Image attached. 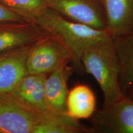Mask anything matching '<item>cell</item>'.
<instances>
[{
    "label": "cell",
    "mask_w": 133,
    "mask_h": 133,
    "mask_svg": "<svg viewBox=\"0 0 133 133\" xmlns=\"http://www.w3.org/2000/svg\"><path fill=\"white\" fill-rule=\"evenodd\" d=\"M34 23L46 34L57 39L69 51L73 62L83 67L81 56L93 44L112 39L105 30H98L66 19L48 8L34 20Z\"/></svg>",
    "instance_id": "cell-1"
},
{
    "label": "cell",
    "mask_w": 133,
    "mask_h": 133,
    "mask_svg": "<svg viewBox=\"0 0 133 133\" xmlns=\"http://www.w3.org/2000/svg\"><path fill=\"white\" fill-rule=\"evenodd\" d=\"M81 62L84 70L94 78L102 90L103 107L125 96L119 84L120 67L112 38L86 49L81 56Z\"/></svg>",
    "instance_id": "cell-2"
},
{
    "label": "cell",
    "mask_w": 133,
    "mask_h": 133,
    "mask_svg": "<svg viewBox=\"0 0 133 133\" xmlns=\"http://www.w3.org/2000/svg\"><path fill=\"white\" fill-rule=\"evenodd\" d=\"M73 61L70 53L64 45L46 34L30 46L26 67L29 74L47 75Z\"/></svg>",
    "instance_id": "cell-3"
},
{
    "label": "cell",
    "mask_w": 133,
    "mask_h": 133,
    "mask_svg": "<svg viewBox=\"0 0 133 133\" xmlns=\"http://www.w3.org/2000/svg\"><path fill=\"white\" fill-rule=\"evenodd\" d=\"M89 119L91 133H133V100L125 96L96 109Z\"/></svg>",
    "instance_id": "cell-4"
},
{
    "label": "cell",
    "mask_w": 133,
    "mask_h": 133,
    "mask_svg": "<svg viewBox=\"0 0 133 133\" xmlns=\"http://www.w3.org/2000/svg\"><path fill=\"white\" fill-rule=\"evenodd\" d=\"M48 5L70 21L105 30V16L99 0H48Z\"/></svg>",
    "instance_id": "cell-5"
},
{
    "label": "cell",
    "mask_w": 133,
    "mask_h": 133,
    "mask_svg": "<svg viewBox=\"0 0 133 133\" xmlns=\"http://www.w3.org/2000/svg\"><path fill=\"white\" fill-rule=\"evenodd\" d=\"M43 114L11 98L0 97V133H33Z\"/></svg>",
    "instance_id": "cell-6"
},
{
    "label": "cell",
    "mask_w": 133,
    "mask_h": 133,
    "mask_svg": "<svg viewBox=\"0 0 133 133\" xmlns=\"http://www.w3.org/2000/svg\"><path fill=\"white\" fill-rule=\"evenodd\" d=\"M30 46L0 53V97L9 96L20 81L29 74L26 57Z\"/></svg>",
    "instance_id": "cell-7"
},
{
    "label": "cell",
    "mask_w": 133,
    "mask_h": 133,
    "mask_svg": "<svg viewBox=\"0 0 133 133\" xmlns=\"http://www.w3.org/2000/svg\"><path fill=\"white\" fill-rule=\"evenodd\" d=\"M45 35L32 22H0V53L31 45Z\"/></svg>",
    "instance_id": "cell-8"
},
{
    "label": "cell",
    "mask_w": 133,
    "mask_h": 133,
    "mask_svg": "<svg viewBox=\"0 0 133 133\" xmlns=\"http://www.w3.org/2000/svg\"><path fill=\"white\" fill-rule=\"evenodd\" d=\"M46 76V75L28 74L7 97L41 114L51 112L44 89Z\"/></svg>",
    "instance_id": "cell-9"
},
{
    "label": "cell",
    "mask_w": 133,
    "mask_h": 133,
    "mask_svg": "<svg viewBox=\"0 0 133 133\" xmlns=\"http://www.w3.org/2000/svg\"><path fill=\"white\" fill-rule=\"evenodd\" d=\"M99 1L105 16V30L112 39L133 32V0Z\"/></svg>",
    "instance_id": "cell-10"
},
{
    "label": "cell",
    "mask_w": 133,
    "mask_h": 133,
    "mask_svg": "<svg viewBox=\"0 0 133 133\" xmlns=\"http://www.w3.org/2000/svg\"><path fill=\"white\" fill-rule=\"evenodd\" d=\"M74 71V68L67 64L46 75L44 89L48 105L51 112H67L66 102L69 91L68 82Z\"/></svg>",
    "instance_id": "cell-11"
},
{
    "label": "cell",
    "mask_w": 133,
    "mask_h": 133,
    "mask_svg": "<svg viewBox=\"0 0 133 133\" xmlns=\"http://www.w3.org/2000/svg\"><path fill=\"white\" fill-rule=\"evenodd\" d=\"M96 97L86 84L74 86L68 93L66 112L75 119H89L96 110Z\"/></svg>",
    "instance_id": "cell-12"
},
{
    "label": "cell",
    "mask_w": 133,
    "mask_h": 133,
    "mask_svg": "<svg viewBox=\"0 0 133 133\" xmlns=\"http://www.w3.org/2000/svg\"><path fill=\"white\" fill-rule=\"evenodd\" d=\"M33 133H91L90 128L66 113L43 114Z\"/></svg>",
    "instance_id": "cell-13"
},
{
    "label": "cell",
    "mask_w": 133,
    "mask_h": 133,
    "mask_svg": "<svg viewBox=\"0 0 133 133\" xmlns=\"http://www.w3.org/2000/svg\"><path fill=\"white\" fill-rule=\"evenodd\" d=\"M113 43L120 67L119 84L125 95L133 85V32L114 38Z\"/></svg>",
    "instance_id": "cell-14"
},
{
    "label": "cell",
    "mask_w": 133,
    "mask_h": 133,
    "mask_svg": "<svg viewBox=\"0 0 133 133\" xmlns=\"http://www.w3.org/2000/svg\"><path fill=\"white\" fill-rule=\"evenodd\" d=\"M0 3L32 22L48 8V0H0Z\"/></svg>",
    "instance_id": "cell-15"
},
{
    "label": "cell",
    "mask_w": 133,
    "mask_h": 133,
    "mask_svg": "<svg viewBox=\"0 0 133 133\" xmlns=\"http://www.w3.org/2000/svg\"><path fill=\"white\" fill-rule=\"evenodd\" d=\"M30 22L21 15L5 7L0 3V22Z\"/></svg>",
    "instance_id": "cell-16"
},
{
    "label": "cell",
    "mask_w": 133,
    "mask_h": 133,
    "mask_svg": "<svg viewBox=\"0 0 133 133\" xmlns=\"http://www.w3.org/2000/svg\"><path fill=\"white\" fill-rule=\"evenodd\" d=\"M125 96H127L128 97H129V99L133 100V85L128 90Z\"/></svg>",
    "instance_id": "cell-17"
}]
</instances>
